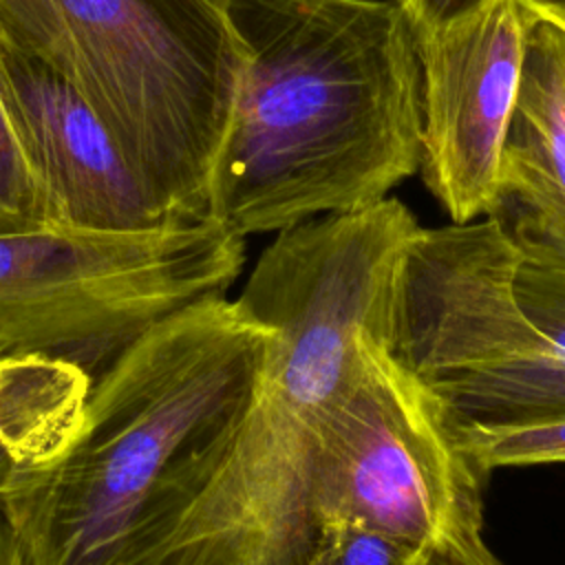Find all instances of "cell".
<instances>
[{"instance_id": "cell-12", "label": "cell", "mask_w": 565, "mask_h": 565, "mask_svg": "<svg viewBox=\"0 0 565 565\" xmlns=\"http://www.w3.org/2000/svg\"><path fill=\"white\" fill-rule=\"evenodd\" d=\"M459 437L481 470L565 463V413L514 424H457Z\"/></svg>"}, {"instance_id": "cell-6", "label": "cell", "mask_w": 565, "mask_h": 565, "mask_svg": "<svg viewBox=\"0 0 565 565\" xmlns=\"http://www.w3.org/2000/svg\"><path fill=\"white\" fill-rule=\"evenodd\" d=\"M245 238L205 218L139 234H0V355L102 371L161 318L236 282ZM95 377V375H93Z\"/></svg>"}, {"instance_id": "cell-3", "label": "cell", "mask_w": 565, "mask_h": 565, "mask_svg": "<svg viewBox=\"0 0 565 565\" xmlns=\"http://www.w3.org/2000/svg\"><path fill=\"white\" fill-rule=\"evenodd\" d=\"M245 46L207 218L245 238L386 199L417 172L422 64L386 0H227Z\"/></svg>"}, {"instance_id": "cell-8", "label": "cell", "mask_w": 565, "mask_h": 565, "mask_svg": "<svg viewBox=\"0 0 565 565\" xmlns=\"http://www.w3.org/2000/svg\"><path fill=\"white\" fill-rule=\"evenodd\" d=\"M530 35L521 0H481L417 38L422 172L452 223L492 214Z\"/></svg>"}, {"instance_id": "cell-10", "label": "cell", "mask_w": 565, "mask_h": 565, "mask_svg": "<svg viewBox=\"0 0 565 565\" xmlns=\"http://www.w3.org/2000/svg\"><path fill=\"white\" fill-rule=\"evenodd\" d=\"M527 13L523 79L492 216L519 247L565 256V31Z\"/></svg>"}, {"instance_id": "cell-5", "label": "cell", "mask_w": 565, "mask_h": 565, "mask_svg": "<svg viewBox=\"0 0 565 565\" xmlns=\"http://www.w3.org/2000/svg\"><path fill=\"white\" fill-rule=\"evenodd\" d=\"M313 503L422 547L433 565H503L486 541L483 477L444 402L380 340L320 417Z\"/></svg>"}, {"instance_id": "cell-7", "label": "cell", "mask_w": 565, "mask_h": 565, "mask_svg": "<svg viewBox=\"0 0 565 565\" xmlns=\"http://www.w3.org/2000/svg\"><path fill=\"white\" fill-rule=\"evenodd\" d=\"M521 249L497 216L419 230L404 269L393 353L457 424L565 413V353L514 294Z\"/></svg>"}, {"instance_id": "cell-15", "label": "cell", "mask_w": 565, "mask_h": 565, "mask_svg": "<svg viewBox=\"0 0 565 565\" xmlns=\"http://www.w3.org/2000/svg\"><path fill=\"white\" fill-rule=\"evenodd\" d=\"M307 565H433L428 554L411 543L355 527L329 523L320 527Z\"/></svg>"}, {"instance_id": "cell-18", "label": "cell", "mask_w": 565, "mask_h": 565, "mask_svg": "<svg viewBox=\"0 0 565 565\" xmlns=\"http://www.w3.org/2000/svg\"><path fill=\"white\" fill-rule=\"evenodd\" d=\"M521 2L536 15L565 24V0H521Z\"/></svg>"}, {"instance_id": "cell-9", "label": "cell", "mask_w": 565, "mask_h": 565, "mask_svg": "<svg viewBox=\"0 0 565 565\" xmlns=\"http://www.w3.org/2000/svg\"><path fill=\"white\" fill-rule=\"evenodd\" d=\"M0 88L55 225L108 234L183 225L148 194L90 104L2 35Z\"/></svg>"}, {"instance_id": "cell-11", "label": "cell", "mask_w": 565, "mask_h": 565, "mask_svg": "<svg viewBox=\"0 0 565 565\" xmlns=\"http://www.w3.org/2000/svg\"><path fill=\"white\" fill-rule=\"evenodd\" d=\"M93 375L49 355H0V494L75 428Z\"/></svg>"}, {"instance_id": "cell-17", "label": "cell", "mask_w": 565, "mask_h": 565, "mask_svg": "<svg viewBox=\"0 0 565 565\" xmlns=\"http://www.w3.org/2000/svg\"><path fill=\"white\" fill-rule=\"evenodd\" d=\"M0 565H29L15 532L11 530L7 516L0 510Z\"/></svg>"}, {"instance_id": "cell-16", "label": "cell", "mask_w": 565, "mask_h": 565, "mask_svg": "<svg viewBox=\"0 0 565 565\" xmlns=\"http://www.w3.org/2000/svg\"><path fill=\"white\" fill-rule=\"evenodd\" d=\"M413 26L415 40L448 22L450 18L472 9L481 0H395Z\"/></svg>"}, {"instance_id": "cell-1", "label": "cell", "mask_w": 565, "mask_h": 565, "mask_svg": "<svg viewBox=\"0 0 565 565\" xmlns=\"http://www.w3.org/2000/svg\"><path fill=\"white\" fill-rule=\"evenodd\" d=\"M419 230L386 196L276 232L236 298L269 331L254 397L159 565H307L320 534V417L349 384L364 335L393 349Z\"/></svg>"}, {"instance_id": "cell-4", "label": "cell", "mask_w": 565, "mask_h": 565, "mask_svg": "<svg viewBox=\"0 0 565 565\" xmlns=\"http://www.w3.org/2000/svg\"><path fill=\"white\" fill-rule=\"evenodd\" d=\"M0 35L90 104L174 223L207 218L245 64L227 0H0Z\"/></svg>"}, {"instance_id": "cell-19", "label": "cell", "mask_w": 565, "mask_h": 565, "mask_svg": "<svg viewBox=\"0 0 565 565\" xmlns=\"http://www.w3.org/2000/svg\"><path fill=\"white\" fill-rule=\"evenodd\" d=\"M545 20H547V18H545ZM550 22H552V20H550ZM554 24H556V26H561V29L565 31V24H558V22H554Z\"/></svg>"}, {"instance_id": "cell-14", "label": "cell", "mask_w": 565, "mask_h": 565, "mask_svg": "<svg viewBox=\"0 0 565 565\" xmlns=\"http://www.w3.org/2000/svg\"><path fill=\"white\" fill-rule=\"evenodd\" d=\"M514 294L527 318L565 353V256L519 247Z\"/></svg>"}, {"instance_id": "cell-2", "label": "cell", "mask_w": 565, "mask_h": 565, "mask_svg": "<svg viewBox=\"0 0 565 565\" xmlns=\"http://www.w3.org/2000/svg\"><path fill=\"white\" fill-rule=\"evenodd\" d=\"M269 331L223 294L132 338L0 494L29 565H159L249 408Z\"/></svg>"}, {"instance_id": "cell-13", "label": "cell", "mask_w": 565, "mask_h": 565, "mask_svg": "<svg viewBox=\"0 0 565 565\" xmlns=\"http://www.w3.org/2000/svg\"><path fill=\"white\" fill-rule=\"evenodd\" d=\"M55 227L46 192L0 88V234Z\"/></svg>"}]
</instances>
